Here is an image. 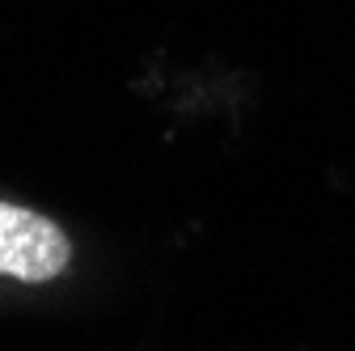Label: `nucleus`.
Here are the masks:
<instances>
[{
  "instance_id": "f257e3e1",
  "label": "nucleus",
  "mask_w": 355,
  "mask_h": 351,
  "mask_svg": "<svg viewBox=\"0 0 355 351\" xmlns=\"http://www.w3.org/2000/svg\"><path fill=\"white\" fill-rule=\"evenodd\" d=\"M68 233L34 207L0 203V275L17 284H51L68 271Z\"/></svg>"
}]
</instances>
